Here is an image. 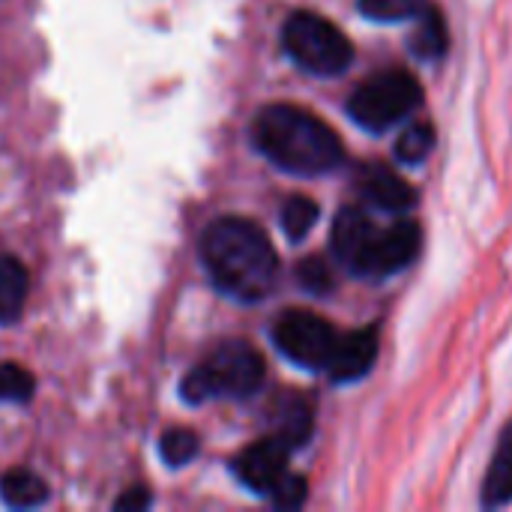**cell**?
<instances>
[{"label": "cell", "instance_id": "obj_7", "mask_svg": "<svg viewBox=\"0 0 512 512\" xmlns=\"http://www.w3.org/2000/svg\"><path fill=\"white\" fill-rule=\"evenodd\" d=\"M342 333H336V327L309 312V309H288L279 315L276 327H273V342L276 348L297 366L303 369H327L336 342Z\"/></svg>", "mask_w": 512, "mask_h": 512}, {"label": "cell", "instance_id": "obj_5", "mask_svg": "<svg viewBox=\"0 0 512 512\" xmlns=\"http://www.w3.org/2000/svg\"><path fill=\"white\" fill-rule=\"evenodd\" d=\"M282 42L294 63L312 75H339L354 60V48L345 33L315 12H294L285 21Z\"/></svg>", "mask_w": 512, "mask_h": 512}, {"label": "cell", "instance_id": "obj_10", "mask_svg": "<svg viewBox=\"0 0 512 512\" xmlns=\"http://www.w3.org/2000/svg\"><path fill=\"white\" fill-rule=\"evenodd\" d=\"M375 360H378V330H351L339 336L336 351L327 363V372L333 381L351 384L369 375Z\"/></svg>", "mask_w": 512, "mask_h": 512}, {"label": "cell", "instance_id": "obj_11", "mask_svg": "<svg viewBox=\"0 0 512 512\" xmlns=\"http://www.w3.org/2000/svg\"><path fill=\"white\" fill-rule=\"evenodd\" d=\"M315 417L312 405L303 396H285L273 408V438H279L285 447L297 450L312 438Z\"/></svg>", "mask_w": 512, "mask_h": 512}, {"label": "cell", "instance_id": "obj_8", "mask_svg": "<svg viewBox=\"0 0 512 512\" xmlns=\"http://www.w3.org/2000/svg\"><path fill=\"white\" fill-rule=\"evenodd\" d=\"M288 456L291 447H285L279 438H264L252 447H246L237 459H234V474L240 477V483L258 495H270L279 480L288 474Z\"/></svg>", "mask_w": 512, "mask_h": 512}, {"label": "cell", "instance_id": "obj_2", "mask_svg": "<svg viewBox=\"0 0 512 512\" xmlns=\"http://www.w3.org/2000/svg\"><path fill=\"white\" fill-rule=\"evenodd\" d=\"M255 147L282 171L318 177L345 162L339 135L315 114L297 105H270L255 117Z\"/></svg>", "mask_w": 512, "mask_h": 512}, {"label": "cell", "instance_id": "obj_23", "mask_svg": "<svg viewBox=\"0 0 512 512\" xmlns=\"http://www.w3.org/2000/svg\"><path fill=\"white\" fill-rule=\"evenodd\" d=\"M150 507V492L144 489V486H132L126 495H120L117 501H114V510L117 512H138V510H147Z\"/></svg>", "mask_w": 512, "mask_h": 512}, {"label": "cell", "instance_id": "obj_13", "mask_svg": "<svg viewBox=\"0 0 512 512\" xmlns=\"http://www.w3.org/2000/svg\"><path fill=\"white\" fill-rule=\"evenodd\" d=\"M27 303V270L15 258H0V324L21 318Z\"/></svg>", "mask_w": 512, "mask_h": 512}, {"label": "cell", "instance_id": "obj_20", "mask_svg": "<svg viewBox=\"0 0 512 512\" xmlns=\"http://www.w3.org/2000/svg\"><path fill=\"white\" fill-rule=\"evenodd\" d=\"M426 0H360L363 15L375 21H405L423 12Z\"/></svg>", "mask_w": 512, "mask_h": 512}, {"label": "cell", "instance_id": "obj_1", "mask_svg": "<svg viewBox=\"0 0 512 512\" xmlns=\"http://www.w3.org/2000/svg\"><path fill=\"white\" fill-rule=\"evenodd\" d=\"M201 258L216 288L243 303L267 297L279 276V258L270 237L240 216L216 219L204 231Z\"/></svg>", "mask_w": 512, "mask_h": 512}, {"label": "cell", "instance_id": "obj_14", "mask_svg": "<svg viewBox=\"0 0 512 512\" xmlns=\"http://www.w3.org/2000/svg\"><path fill=\"white\" fill-rule=\"evenodd\" d=\"M0 495L15 510H30L48 501V486L24 468H12L0 477Z\"/></svg>", "mask_w": 512, "mask_h": 512}, {"label": "cell", "instance_id": "obj_16", "mask_svg": "<svg viewBox=\"0 0 512 512\" xmlns=\"http://www.w3.org/2000/svg\"><path fill=\"white\" fill-rule=\"evenodd\" d=\"M318 216H321V210H318V204H315L312 198L294 195V198H288L285 207H282V231L288 234V240L300 243V240L309 237V231L315 228Z\"/></svg>", "mask_w": 512, "mask_h": 512}, {"label": "cell", "instance_id": "obj_6", "mask_svg": "<svg viewBox=\"0 0 512 512\" xmlns=\"http://www.w3.org/2000/svg\"><path fill=\"white\" fill-rule=\"evenodd\" d=\"M423 99L417 78L405 69H387L366 78L348 99V114L369 132H384L408 117Z\"/></svg>", "mask_w": 512, "mask_h": 512}, {"label": "cell", "instance_id": "obj_22", "mask_svg": "<svg viewBox=\"0 0 512 512\" xmlns=\"http://www.w3.org/2000/svg\"><path fill=\"white\" fill-rule=\"evenodd\" d=\"M297 279L306 291L312 294H327L333 288V273L330 267L321 261V258H306L300 267H297Z\"/></svg>", "mask_w": 512, "mask_h": 512}, {"label": "cell", "instance_id": "obj_15", "mask_svg": "<svg viewBox=\"0 0 512 512\" xmlns=\"http://www.w3.org/2000/svg\"><path fill=\"white\" fill-rule=\"evenodd\" d=\"M450 36H447V21L441 18L438 9H423L420 27L411 36V51L423 60H438L447 54Z\"/></svg>", "mask_w": 512, "mask_h": 512}, {"label": "cell", "instance_id": "obj_17", "mask_svg": "<svg viewBox=\"0 0 512 512\" xmlns=\"http://www.w3.org/2000/svg\"><path fill=\"white\" fill-rule=\"evenodd\" d=\"M159 453H162L165 465L183 468L186 462H192L198 456V435L192 429H168L159 441Z\"/></svg>", "mask_w": 512, "mask_h": 512}, {"label": "cell", "instance_id": "obj_19", "mask_svg": "<svg viewBox=\"0 0 512 512\" xmlns=\"http://www.w3.org/2000/svg\"><path fill=\"white\" fill-rule=\"evenodd\" d=\"M432 147H435V129H432L429 123H420V126H411V129H405V132L399 135V141H396V156H399L402 162L417 165V162H423V159L432 153Z\"/></svg>", "mask_w": 512, "mask_h": 512}, {"label": "cell", "instance_id": "obj_9", "mask_svg": "<svg viewBox=\"0 0 512 512\" xmlns=\"http://www.w3.org/2000/svg\"><path fill=\"white\" fill-rule=\"evenodd\" d=\"M357 192L363 201L375 204L387 213H405L417 204V192L411 183H405L390 165L384 162H366L357 171Z\"/></svg>", "mask_w": 512, "mask_h": 512}, {"label": "cell", "instance_id": "obj_4", "mask_svg": "<svg viewBox=\"0 0 512 512\" xmlns=\"http://www.w3.org/2000/svg\"><path fill=\"white\" fill-rule=\"evenodd\" d=\"M267 375L264 357L246 345V342H225L216 348L201 366H195L183 384L180 393L186 402L201 405L213 396H234V399H249L252 393L261 390Z\"/></svg>", "mask_w": 512, "mask_h": 512}, {"label": "cell", "instance_id": "obj_21", "mask_svg": "<svg viewBox=\"0 0 512 512\" xmlns=\"http://www.w3.org/2000/svg\"><path fill=\"white\" fill-rule=\"evenodd\" d=\"M306 477H300V474H285L282 480H279V486L270 492V501L279 507V510H297V507H303L306 504Z\"/></svg>", "mask_w": 512, "mask_h": 512}, {"label": "cell", "instance_id": "obj_3", "mask_svg": "<svg viewBox=\"0 0 512 512\" xmlns=\"http://www.w3.org/2000/svg\"><path fill=\"white\" fill-rule=\"evenodd\" d=\"M417 222L399 219L387 228H378L366 210L345 207L333 219L330 246L339 264L354 276H390L405 270L420 252Z\"/></svg>", "mask_w": 512, "mask_h": 512}, {"label": "cell", "instance_id": "obj_18", "mask_svg": "<svg viewBox=\"0 0 512 512\" xmlns=\"http://www.w3.org/2000/svg\"><path fill=\"white\" fill-rule=\"evenodd\" d=\"M33 390H36V381L24 366L0 363V402H12V405L30 402Z\"/></svg>", "mask_w": 512, "mask_h": 512}, {"label": "cell", "instance_id": "obj_12", "mask_svg": "<svg viewBox=\"0 0 512 512\" xmlns=\"http://www.w3.org/2000/svg\"><path fill=\"white\" fill-rule=\"evenodd\" d=\"M512 501V420L507 423L483 480V507L498 510Z\"/></svg>", "mask_w": 512, "mask_h": 512}]
</instances>
